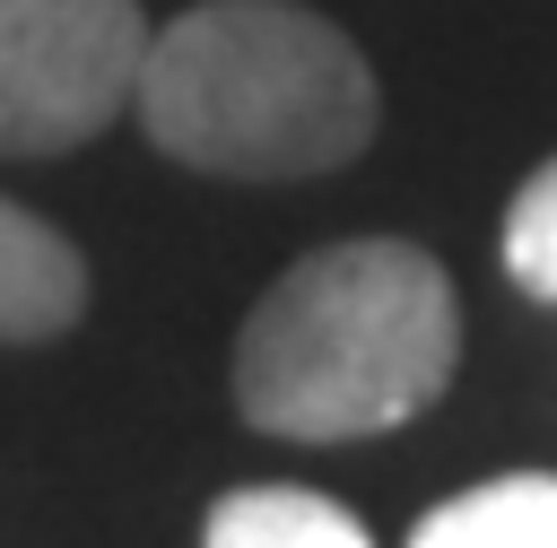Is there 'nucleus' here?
I'll return each mask as SVG.
<instances>
[{
  "label": "nucleus",
  "instance_id": "nucleus-1",
  "mask_svg": "<svg viewBox=\"0 0 557 548\" xmlns=\"http://www.w3.org/2000/svg\"><path fill=\"white\" fill-rule=\"evenodd\" d=\"M461 304L435 252L348 235L270 278L235 331V409L287 444H357L444 400Z\"/></svg>",
  "mask_w": 557,
  "mask_h": 548
},
{
  "label": "nucleus",
  "instance_id": "nucleus-2",
  "mask_svg": "<svg viewBox=\"0 0 557 548\" xmlns=\"http://www.w3.org/2000/svg\"><path fill=\"white\" fill-rule=\"evenodd\" d=\"M131 113L157 157L226 183H305L366 157L383 96L366 52L296 0H200L148 35Z\"/></svg>",
  "mask_w": 557,
  "mask_h": 548
},
{
  "label": "nucleus",
  "instance_id": "nucleus-3",
  "mask_svg": "<svg viewBox=\"0 0 557 548\" xmlns=\"http://www.w3.org/2000/svg\"><path fill=\"white\" fill-rule=\"evenodd\" d=\"M139 0H0V148L70 157L139 87L148 61Z\"/></svg>",
  "mask_w": 557,
  "mask_h": 548
},
{
  "label": "nucleus",
  "instance_id": "nucleus-4",
  "mask_svg": "<svg viewBox=\"0 0 557 548\" xmlns=\"http://www.w3.org/2000/svg\"><path fill=\"white\" fill-rule=\"evenodd\" d=\"M87 313V261L61 226L0 200V339H61Z\"/></svg>",
  "mask_w": 557,
  "mask_h": 548
},
{
  "label": "nucleus",
  "instance_id": "nucleus-5",
  "mask_svg": "<svg viewBox=\"0 0 557 548\" xmlns=\"http://www.w3.org/2000/svg\"><path fill=\"white\" fill-rule=\"evenodd\" d=\"M200 548H374V531L322 487L261 478V487H226L209 505Z\"/></svg>",
  "mask_w": 557,
  "mask_h": 548
},
{
  "label": "nucleus",
  "instance_id": "nucleus-6",
  "mask_svg": "<svg viewBox=\"0 0 557 548\" xmlns=\"http://www.w3.org/2000/svg\"><path fill=\"white\" fill-rule=\"evenodd\" d=\"M409 548H557V470H505L435 513H418Z\"/></svg>",
  "mask_w": 557,
  "mask_h": 548
},
{
  "label": "nucleus",
  "instance_id": "nucleus-7",
  "mask_svg": "<svg viewBox=\"0 0 557 548\" xmlns=\"http://www.w3.org/2000/svg\"><path fill=\"white\" fill-rule=\"evenodd\" d=\"M505 278L540 304H557V157L513 191L505 209Z\"/></svg>",
  "mask_w": 557,
  "mask_h": 548
}]
</instances>
